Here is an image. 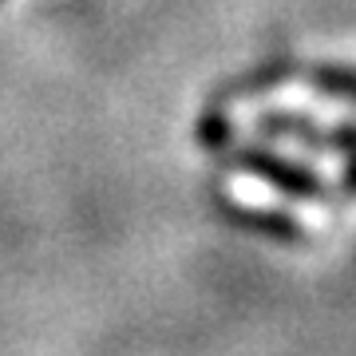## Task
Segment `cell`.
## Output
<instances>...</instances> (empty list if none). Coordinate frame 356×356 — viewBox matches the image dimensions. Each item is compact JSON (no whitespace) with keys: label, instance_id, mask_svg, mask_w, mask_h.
I'll use <instances>...</instances> for the list:
<instances>
[{"label":"cell","instance_id":"1","mask_svg":"<svg viewBox=\"0 0 356 356\" xmlns=\"http://www.w3.org/2000/svg\"><path fill=\"white\" fill-rule=\"evenodd\" d=\"M218 163L226 170H238L245 178L266 182V186H273L277 194H285L293 202H325L329 198V182L313 166L297 163V159H285L269 143H234Z\"/></svg>","mask_w":356,"mask_h":356},{"label":"cell","instance_id":"2","mask_svg":"<svg viewBox=\"0 0 356 356\" xmlns=\"http://www.w3.org/2000/svg\"><path fill=\"white\" fill-rule=\"evenodd\" d=\"M210 206L222 222H229L234 229H245V234H257L266 242L277 245H305L309 242V229L289 214V210H273V206H250L234 194L210 186Z\"/></svg>","mask_w":356,"mask_h":356},{"label":"cell","instance_id":"3","mask_svg":"<svg viewBox=\"0 0 356 356\" xmlns=\"http://www.w3.org/2000/svg\"><path fill=\"white\" fill-rule=\"evenodd\" d=\"M301 76V64L293 60V56H269L266 64L250 67L242 76L226 79L222 88L210 95L214 103H238V99H257V95H269V91H281L285 83Z\"/></svg>","mask_w":356,"mask_h":356},{"label":"cell","instance_id":"4","mask_svg":"<svg viewBox=\"0 0 356 356\" xmlns=\"http://www.w3.org/2000/svg\"><path fill=\"white\" fill-rule=\"evenodd\" d=\"M254 131L266 143H297V147H309V151L325 154V127L313 123L309 115L289 111V107H269L254 119Z\"/></svg>","mask_w":356,"mask_h":356},{"label":"cell","instance_id":"5","mask_svg":"<svg viewBox=\"0 0 356 356\" xmlns=\"http://www.w3.org/2000/svg\"><path fill=\"white\" fill-rule=\"evenodd\" d=\"M194 139L210 159H222V154L238 143V127H234V115L226 111V103H206L198 123H194Z\"/></svg>","mask_w":356,"mask_h":356},{"label":"cell","instance_id":"6","mask_svg":"<svg viewBox=\"0 0 356 356\" xmlns=\"http://www.w3.org/2000/svg\"><path fill=\"white\" fill-rule=\"evenodd\" d=\"M301 76H305V83L317 95H329V99H341L356 107V67L353 64H313V67H301Z\"/></svg>","mask_w":356,"mask_h":356},{"label":"cell","instance_id":"7","mask_svg":"<svg viewBox=\"0 0 356 356\" xmlns=\"http://www.w3.org/2000/svg\"><path fill=\"white\" fill-rule=\"evenodd\" d=\"M325 154H356V123H332L325 127Z\"/></svg>","mask_w":356,"mask_h":356},{"label":"cell","instance_id":"8","mask_svg":"<svg viewBox=\"0 0 356 356\" xmlns=\"http://www.w3.org/2000/svg\"><path fill=\"white\" fill-rule=\"evenodd\" d=\"M341 194L344 198H356V154L344 159V170H341Z\"/></svg>","mask_w":356,"mask_h":356}]
</instances>
